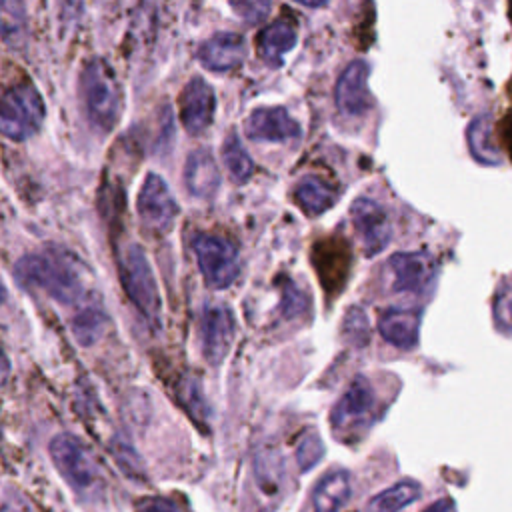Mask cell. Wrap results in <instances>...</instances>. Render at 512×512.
<instances>
[{
    "label": "cell",
    "instance_id": "8d00e7d4",
    "mask_svg": "<svg viewBox=\"0 0 512 512\" xmlns=\"http://www.w3.org/2000/svg\"><path fill=\"white\" fill-rule=\"evenodd\" d=\"M424 512H454V508H452V500H450V498L438 500V502H434L432 506H428Z\"/></svg>",
    "mask_w": 512,
    "mask_h": 512
},
{
    "label": "cell",
    "instance_id": "1f68e13d",
    "mask_svg": "<svg viewBox=\"0 0 512 512\" xmlns=\"http://www.w3.org/2000/svg\"><path fill=\"white\" fill-rule=\"evenodd\" d=\"M308 308V298L306 294L296 286V284H286L284 288V298H282V310L284 316L292 318L296 314H302Z\"/></svg>",
    "mask_w": 512,
    "mask_h": 512
},
{
    "label": "cell",
    "instance_id": "7402d4cb",
    "mask_svg": "<svg viewBox=\"0 0 512 512\" xmlns=\"http://www.w3.org/2000/svg\"><path fill=\"white\" fill-rule=\"evenodd\" d=\"M466 140L468 150L476 162L484 166H498L502 162L500 150L490 140V118L486 114H480L474 120H470L466 128Z\"/></svg>",
    "mask_w": 512,
    "mask_h": 512
},
{
    "label": "cell",
    "instance_id": "d6a6232c",
    "mask_svg": "<svg viewBox=\"0 0 512 512\" xmlns=\"http://www.w3.org/2000/svg\"><path fill=\"white\" fill-rule=\"evenodd\" d=\"M114 456L120 464V468L124 470V474H130V476H142V464H140V458L138 454L124 442H114Z\"/></svg>",
    "mask_w": 512,
    "mask_h": 512
},
{
    "label": "cell",
    "instance_id": "e575fe53",
    "mask_svg": "<svg viewBox=\"0 0 512 512\" xmlns=\"http://www.w3.org/2000/svg\"><path fill=\"white\" fill-rule=\"evenodd\" d=\"M56 4H58L60 18L64 22H70V20L74 22L82 14V0H56Z\"/></svg>",
    "mask_w": 512,
    "mask_h": 512
},
{
    "label": "cell",
    "instance_id": "4fadbf2b",
    "mask_svg": "<svg viewBox=\"0 0 512 512\" xmlns=\"http://www.w3.org/2000/svg\"><path fill=\"white\" fill-rule=\"evenodd\" d=\"M368 76H370V66L364 60H354L340 74L334 90V100L342 114L360 116L372 108Z\"/></svg>",
    "mask_w": 512,
    "mask_h": 512
},
{
    "label": "cell",
    "instance_id": "8fae6325",
    "mask_svg": "<svg viewBox=\"0 0 512 512\" xmlns=\"http://www.w3.org/2000/svg\"><path fill=\"white\" fill-rule=\"evenodd\" d=\"M234 316L224 304H208L200 314V348L208 364H220L234 342Z\"/></svg>",
    "mask_w": 512,
    "mask_h": 512
},
{
    "label": "cell",
    "instance_id": "5b68a950",
    "mask_svg": "<svg viewBox=\"0 0 512 512\" xmlns=\"http://www.w3.org/2000/svg\"><path fill=\"white\" fill-rule=\"evenodd\" d=\"M46 104L40 90L24 80L0 94V134L24 142L44 124Z\"/></svg>",
    "mask_w": 512,
    "mask_h": 512
},
{
    "label": "cell",
    "instance_id": "836d02e7",
    "mask_svg": "<svg viewBox=\"0 0 512 512\" xmlns=\"http://www.w3.org/2000/svg\"><path fill=\"white\" fill-rule=\"evenodd\" d=\"M136 512H182L180 506L164 496H146L136 502Z\"/></svg>",
    "mask_w": 512,
    "mask_h": 512
},
{
    "label": "cell",
    "instance_id": "ba28073f",
    "mask_svg": "<svg viewBox=\"0 0 512 512\" xmlns=\"http://www.w3.org/2000/svg\"><path fill=\"white\" fill-rule=\"evenodd\" d=\"M192 248L204 282L214 290L228 288L240 272V256L236 246L216 234H196Z\"/></svg>",
    "mask_w": 512,
    "mask_h": 512
},
{
    "label": "cell",
    "instance_id": "d6986e66",
    "mask_svg": "<svg viewBox=\"0 0 512 512\" xmlns=\"http://www.w3.org/2000/svg\"><path fill=\"white\" fill-rule=\"evenodd\" d=\"M296 40V28L286 20H276L258 34V54L270 66H282L284 56L294 48Z\"/></svg>",
    "mask_w": 512,
    "mask_h": 512
},
{
    "label": "cell",
    "instance_id": "44dd1931",
    "mask_svg": "<svg viewBox=\"0 0 512 512\" xmlns=\"http://www.w3.org/2000/svg\"><path fill=\"white\" fill-rule=\"evenodd\" d=\"M0 38L12 50L28 42V12L22 0H0Z\"/></svg>",
    "mask_w": 512,
    "mask_h": 512
},
{
    "label": "cell",
    "instance_id": "cb8c5ba5",
    "mask_svg": "<svg viewBox=\"0 0 512 512\" xmlns=\"http://www.w3.org/2000/svg\"><path fill=\"white\" fill-rule=\"evenodd\" d=\"M418 498H420V484L416 480H400L394 486L376 494L368 502L366 512H400L402 508H406Z\"/></svg>",
    "mask_w": 512,
    "mask_h": 512
},
{
    "label": "cell",
    "instance_id": "8992f818",
    "mask_svg": "<svg viewBox=\"0 0 512 512\" xmlns=\"http://www.w3.org/2000/svg\"><path fill=\"white\" fill-rule=\"evenodd\" d=\"M376 416V396L364 376H356L330 412L332 434L338 442L362 438Z\"/></svg>",
    "mask_w": 512,
    "mask_h": 512
},
{
    "label": "cell",
    "instance_id": "52a82bcc",
    "mask_svg": "<svg viewBox=\"0 0 512 512\" xmlns=\"http://www.w3.org/2000/svg\"><path fill=\"white\" fill-rule=\"evenodd\" d=\"M438 264L432 254L424 250L396 252L384 264L386 288L394 294L426 296L434 290Z\"/></svg>",
    "mask_w": 512,
    "mask_h": 512
},
{
    "label": "cell",
    "instance_id": "277c9868",
    "mask_svg": "<svg viewBox=\"0 0 512 512\" xmlns=\"http://www.w3.org/2000/svg\"><path fill=\"white\" fill-rule=\"evenodd\" d=\"M48 450L56 470L80 498L94 500L104 492V476L98 462L74 434L54 436Z\"/></svg>",
    "mask_w": 512,
    "mask_h": 512
},
{
    "label": "cell",
    "instance_id": "f546056e",
    "mask_svg": "<svg viewBox=\"0 0 512 512\" xmlns=\"http://www.w3.org/2000/svg\"><path fill=\"white\" fill-rule=\"evenodd\" d=\"M324 456V444L322 438L318 436V432H308L296 448V460L302 472H308L310 468H314Z\"/></svg>",
    "mask_w": 512,
    "mask_h": 512
},
{
    "label": "cell",
    "instance_id": "74e56055",
    "mask_svg": "<svg viewBox=\"0 0 512 512\" xmlns=\"http://www.w3.org/2000/svg\"><path fill=\"white\" fill-rule=\"evenodd\" d=\"M294 2H298V4H302V6H306V8H322V6H326L330 0H294Z\"/></svg>",
    "mask_w": 512,
    "mask_h": 512
},
{
    "label": "cell",
    "instance_id": "30bf717a",
    "mask_svg": "<svg viewBox=\"0 0 512 512\" xmlns=\"http://www.w3.org/2000/svg\"><path fill=\"white\" fill-rule=\"evenodd\" d=\"M350 218L366 256L382 252L392 240V222L386 208L368 196H360L350 206Z\"/></svg>",
    "mask_w": 512,
    "mask_h": 512
},
{
    "label": "cell",
    "instance_id": "7c38bea8",
    "mask_svg": "<svg viewBox=\"0 0 512 512\" xmlns=\"http://www.w3.org/2000/svg\"><path fill=\"white\" fill-rule=\"evenodd\" d=\"M216 94L214 88L200 76L186 82L180 92V122L188 134H202L214 120Z\"/></svg>",
    "mask_w": 512,
    "mask_h": 512
},
{
    "label": "cell",
    "instance_id": "e0dca14e",
    "mask_svg": "<svg viewBox=\"0 0 512 512\" xmlns=\"http://www.w3.org/2000/svg\"><path fill=\"white\" fill-rule=\"evenodd\" d=\"M422 314L416 308H390L378 320L380 336L396 348L412 350L418 344Z\"/></svg>",
    "mask_w": 512,
    "mask_h": 512
},
{
    "label": "cell",
    "instance_id": "d590c367",
    "mask_svg": "<svg viewBox=\"0 0 512 512\" xmlns=\"http://www.w3.org/2000/svg\"><path fill=\"white\" fill-rule=\"evenodd\" d=\"M8 376H10V360L6 352L0 348V386L8 380Z\"/></svg>",
    "mask_w": 512,
    "mask_h": 512
},
{
    "label": "cell",
    "instance_id": "ffe728a7",
    "mask_svg": "<svg viewBox=\"0 0 512 512\" xmlns=\"http://www.w3.org/2000/svg\"><path fill=\"white\" fill-rule=\"evenodd\" d=\"M252 472H254V480H256V486L260 488V492H264L266 496H276L280 492V488L284 484V476H286V464H284L282 452L272 446L260 448L254 454Z\"/></svg>",
    "mask_w": 512,
    "mask_h": 512
},
{
    "label": "cell",
    "instance_id": "4316f807",
    "mask_svg": "<svg viewBox=\"0 0 512 512\" xmlns=\"http://www.w3.org/2000/svg\"><path fill=\"white\" fill-rule=\"evenodd\" d=\"M342 336L350 346H366L370 338V322L362 308L350 306L342 320Z\"/></svg>",
    "mask_w": 512,
    "mask_h": 512
},
{
    "label": "cell",
    "instance_id": "3957f363",
    "mask_svg": "<svg viewBox=\"0 0 512 512\" xmlns=\"http://www.w3.org/2000/svg\"><path fill=\"white\" fill-rule=\"evenodd\" d=\"M120 282L128 300L152 328L162 326V300L150 260L140 244H128L118 258Z\"/></svg>",
    "mask_w": 512,
    "mask_h": 512
},
{
    "label": "cell",
    "instance_id": "9a60e30c",
    "mask_svg": "<svg viewBox=\"0 0 512 512\" xmlns=\"http://www.w3.org/2000/svg\"><path fill=\"white\" fill-rule=\"evenodd\" d=\"M246 58V42L234 32H216L198 48V60L212 72H230Z\"/></svg>",
    "mask_w": 512,
    "mask_h": 512
},
{
    "label": "cell",
    "instance_id": "ac0fdd59",
    "mask_svg": "<svg viewBox=\"0 0 512 512\" xmlns=\"http://www.w3.org/2000/svg\"><path fill=\"white\" fill-rule=\"evenodd\" d=\"M352 496V476L348 470H332L324 474L312 492L314 512H338Z\"/></svg>",
    "mask_w": 512,
    "mask_h": 512
},
{
    "label": "cell",
    "instance_id": "d4e9b609",
    "mask_svg": "<svg viewBox=\"0 0 512 512\" xmlns=\"http://www.w3.org/2000/svg\"><path fill=\"white\" fill-rule=\"evenodd\" d=\"M222 162L228 170V176L236 182V184H244L250 180L252 172H254V162L248 154V150L244 148L240 136L236 130L228 132V136L224 138L222 144Z\"/></svg>",
    "mask_w": 512,
    "mask_h": 512
},
{
    "label": "cell",
    "instance_id": "603a6c76",
    "mask_svg": "<svg viewBox=\"0 0 512 512\" xmlns=\"http://www.w3.org/2000/svg\"><path fill=\"white\" fill-rule=\"evenodd\" d=\"M296 202L308 216H318L336 202V192L318 176H304L296 184Z\"/></svg>",
    "mask_w": 512,
    "mask_h": 512
},
{
    "label": "cell",
    "instance_id": "f1b7e54d",
    "mask_svg": "<svg viewBox=\"0 0 512 512\" xmlns=\"http://www.w3.org/2000/svg\"><path fill=\"white\" fill-rule=\"evenodd\" d=\"M494 322L502 334L512 336V280H504L496 292Z\"/></svg>",
    "mask_w": 512,
    "mask_h": 512
},
{
    "label": "cell",
    "instance_id": "2e32d148",
    "mask_svg": "<svg viewBox=\"0 0 512 512\" xmlns=\"http://www.w3.org/2000/svg\"><path fill=\"white\" fill-rule=\"evenodd\" d=\"M186 190L200 200H210L220 188V170L210 150L198 148L188 154L184 166Z\"/></svg>",
    "mask_w": 512,
    "mask_h": 512
},
{
    "label": "cell",
    "instance_id": "9c48e42d",
    "mask_svg": "<svg viewBox=\"0 0 512 512\" xmlns=\"http://www.w3.org/2000/svg\"><path fill=\"white\" fill-rule=\"evenodd\" d=\"M136 212L140 222L154 234H168L178 216V202L174 200L170 186L166 180L150 172L146 174L138 198H136Z\"/></svg>",
    "mask_w": 512,
    "mask_h": 512
},
{
    "label": "cell",
    "instance_id": "4dcf8cb0",
    "mask_svg": "<svg viewBox=\"0 0 512 512\" xmlns=\"http://www.w3.org/2000/svg\"><path fill=\"white\" fill-rule=\"evenodd\" d=\"M230 8L242 22L256 26L268 18L272 0H230Z\"/></svg>",
    "mask_w": 512,
    "mask_h": 512
},
{
    "label": "cell",
    "instance_id": "484cf974",
    "mask_svg": "<svg viewBox=\"0 0 512 512\" xmlns=\"http://www.w3.org/2000/svg\"><path fill=\"white\" fill-rule=\"evenodd\" d=\"M104 326H106V314L98 302L78 308L72 320L74 336L84 346H90L102 334Z\"/></svg>",
    "mask_w": 512,
    "mask_h": 512
},
{
    "label": "cell",
    "instance_id": "6da1fadb",
    "mask_svg": "<svg viewBox=\"0 0 512 512\" xmlns=\"http://www.w3.org/2000/svg\"><path fill=\"white\" fill-rule=\"evenodd\" d=\"M14 274L22 286L42 292L62 306H74L78 310L96 302L90 286V270L66 248L46 246L40 252L26 254L16 262Z\"/></svg>",
    "mask_w": 512,
    "mask_h": 512
},
{
    "label": "cell",
    "instance_id": "5bb4252c",
    "mask_svg": "<svg viewBox=\"0 0 512 512\" xmlns=\"http://www.w3.org/2000/svg\"><path fill=\"white\" fill-rule=\"evenodd\" d=\"M246 134L254 142H286L300 136V124L282 106L256 108L246 118Z\"/></svg>",
    "mask_w": 512,
    "mask_h": 512
},
{
    "label": "cell",
    "instance_id": "83f0119b",
    "mask_svg": "<svg viewBox=\"0 0 512 512\" xmlns=\"http://www.w3.org/2000/svg\"><path fill=\"white\" fill-rule=\"evenodd\" d=\"M180 398H182V404L186 406V410L190 412V416L196 420V422H206L208 416H210V410H208V404H206V398L202 394V388L198 384L196 378H188L182 388H180Z\"/></svg>",
    "mask_w": 512,
    "mask_h": 512
},
{
    "label": "cell",
    "instance_id": "7a4b0ae2",
    "mask_svg": "<svg viewBox=\"0 0 512 512\" xmlns=\"http://www.w3.org/2000/svg\"><path fill=\"white\" fill-rule=\"evenodd\" d=\"M78 86L86 116L92 126L102 132H112L118 126L124 108L122 86L112 64H108V60L102 56H92L86 60L80 72Z\"/></svg>",
    "mask_w": 512,
    "mask_h": 512
}]
</instances>
